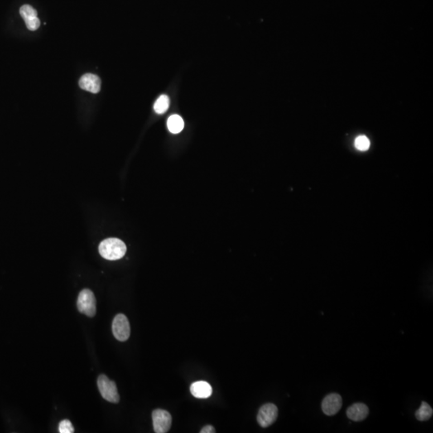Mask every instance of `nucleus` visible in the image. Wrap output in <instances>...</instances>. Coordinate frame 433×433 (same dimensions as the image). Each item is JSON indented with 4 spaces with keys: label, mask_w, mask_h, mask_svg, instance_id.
I'll return each instance as SVG.
<instances>
[{
    "label": "nucleus",
    "mask_w": 433,
    "mask_h": 433,
    "mask_svg": "<svg viewBox=\"0 0 433 433\" xmlns=\"http://www.w3.org/2000/svg\"><path fill=\"white\" fill-rule=\"evenodd\" d=\"M126 246L118 238H108L100 244V255L105 259L114 261L121 259L126 255Z\"/></svg>",
    "instance_id": "1"
},
{
    "label": "nucleus",
    "mask_w": 433,
    "mask_h": 433,
    "mask_svg": "<svg viewBox=\"0 0 433 433\" xmlns=\"http://www.w3.org/2000/svg\"><path fill=\"white\" fill-rule=\"evenodd\" d=\"M97 301L94 294L89 289H84L79 293L77 299V308L79 312L88 317H94L97 312Z\"/></svg>",
    "instance_id": "2"
},
{
    "label": "nucleus",
    "mask_w": 433,
    "mask_h": 433,
    "mask_svg": "<svg viewBox=\"0 0 433 433\" xmlns=\"http://www.w3.org/2000/svg\"><path fill=\"white\" fill-rule=\"evenodd\" d=\"M97 385L100 392L104 400L113 404L119 403V393L114 381H110L107 376L102 375L98 377Z\"/></svg>",
    "instance_id": "3"
},
{
    "label": "nucleus",
    "mask_w": 433,
    "mask_h": 433,
    "mask_svg": "<svg viewBox=\"0 0 433 433\" xmlns=\"http://www.w3.org/2000/svg\"><path fill=\"white\" fill-rule=\"evenodd\" d=\"M112 333L117 340L125 342L130 336V325L127 317L118 314L112 322Z\"/></svg>",
    "instance_id": "4"
},
{
    "label": "nucleus",
    "mask_w": 433,
    "mask_h": 433,
    "mask_svg": "<svg viewBox=\"0 0 433 433\" xmlns=\"http://www.w3.org/2000/svg\"><path fill=\"white\" fill-rule=\"evenodd\" d=\"M154 432L156 433H166L172 425V416L170 412L162 409H156L152 413Z\"/></svg>",
    "instance_id": "5"
},
{
    "label": "nucleus",
    "mask_w": 433,
    "mask_h": 433,
    "mask_svg": "<svg viewBox=\"0 0 433 433\" xmlns=\"http://www.w3.org/2000/svg\"><path fill=\"white\" fill-rule=\"evenodd\" d=\"M278 417V408L274 404H266L260 408L257 420L260 426L267 428L271 426Z\"/></svg>",
    "instance_id": "6"
},
{
    "label": "nucleus",
    "mask_w": 433,
    "mask_h": 433,
    "mask_svg": "<svg viewBox=\"0 0 433 433\" xmlns=\"http://www.w3.org/2000/svg\"><path fill=\"white\" fill-rule=\"evenodd\" d=\"M342 405H343V400L340 395L331 393L323 399L322 409L327 416H334L340 410Z\"/></svg>",
    "instance_id": "7"
},
{
    "label": "nucleus",
    "mask_w": 433,
    "mask_h": 433,
    "mask_svg": "<svg viewBox=\"0 0 433 433\" xmlns=\"http://www.w3.org/2000/svg\"><path fill=\"white\" fill-rule=\"evenodd\" d=\"M20 16L25 20V24L30 31H35L40 26V20L37 16V11L30 5H24L20 7Z\"/></svg>",
    "instance_id": "8"
},
{
    "label": "nucleus",
    "mask_w": 433,
    "mask_h": 433,
    "mask_svg": "<svg viewBox=\"0 0 433 433\" xmlns=\"http://www.w3.org/2000/svg\"><path fill=\"white\" fill-rule=\"evenodd\" d=\"M79 84V87L84 90L92 93H98L101 91L102 81L97 75L87 73L80 78Z\"/></svg>",
    "instance_id": "9"
},
{
    "label": "nucleus",
    "mask_w": 433,
    "mask_h": 433,
    "mask_svg": "<svg viewBox=\"0 0 433 433\" xmlns=\"http://www.w3.org/2000/svg\"><path fill=\"white\" fill-rule=\"evenodd\" d=\"M369 414V409L367 405L362 403L354 404L347 410V416L353 421H362L365 420Z\"/></svg>",
    "instance_id": "10"
},
{
    "label": "nucleus",
    "mask_w": 433,
    "mask_h": 433,
    "mask_svg": "<svg viewBox=\"0 0 433 433\" xmlns=\"http://www.w3.org/2000/svg\"><path fill=\"white\" fill-rule=\"evenodd\" d=\"M190 391L194 397L198 399H207L211 396L213 389L211 385L205 381H198L192 383Z\"/></svg>",
    "instance_id": "11"
},
{
    "label": "nucleus",
    "mask_w": 433,
    "mask_h": 433,
    "mask_svg": "<svg viewBox=\"0 0 433 433\" xmlns=\"http://www.w3.org/2000/svg\"><path fill=\"white\" fill-rule=\"evenodd\" d=\"M184 126H185L184 121L179 115H173L168 119V128L172 133H174V134L181 132L184 128Z\"/></svg>",
    "instance_id": "12"
},
{
    "label": "nucleus",
    "mask_w": 433,
    "mask_h": 433,
    "mask_svg": "<svg viewBox=\"0 0 433 433\" xmlns=\"http://www.w3.org/2000/svg\"><path fill=\"white\" fill-rule=\"evenodd\" d=\"M433 410L426 402H422L420 408L416 411V418L420 421H426L433 416Z\"/></svg>",
    "instance_id": "13"
},
{
    "label": "nucleus",
    "mask_w": 433,
    "mask_h": 433,
    "mask_svg": "<svg viewBox=\"0 0 433 433\" xmlns=\"http://www.w3.org/2000/svg\"><path fill=\"white\" fill-rule=\"evenodd\" d=\"M170 98L167 95H161L154 103V111L157 114H163L168 110L170 107Z\"/></svg>",
    "instance_id": "14"
},
{
    "label": "nucleus",
    "mask_w": 433,
    "mask_h": 433,
    "mask_svg": "<svg viewBox=\"0 0 433 433\" xmlns=\"http://www.w3.org/2000/svg\"><path fill=\"white\" fill-rule=\"evenodd\" d=\"M355 146L357 150L360 151H366L370 147L369 139L365 136H359L355 141Z\"/></svg>",
    "instance_id": "15"
},
{
    "label": "nucleus",
    "mask_w": 433,
    "mask_h": 433,
    "mask_svg": "<svg viewBox=\"0 0 433 433\" xmlns=\"http://www.w3.org/2000/svg\"><path fill=\"white\" fill-rule=\"evenodd\" d=\"M59 432L60 433H73L75 430L70 420H64L59 425Z\"/></svg>",
    "instance_id": "16"
},
{
    "label": "nucleus",
    "mask_w": 433,
    "mask_h": 433,
    "mask_svg": "<svg viewBox=\"0 0 433 433\" xmlns=\"http://www.w3.org/2000/svg\"><path fill=\"white\" fill-rule=\"evenodd\" d=\"M215 429L213 428L211 425H206V426L204 427L202 430H201V433H215Z\"/></svg>",
    "instance_id": "17"
}]
</instances>
